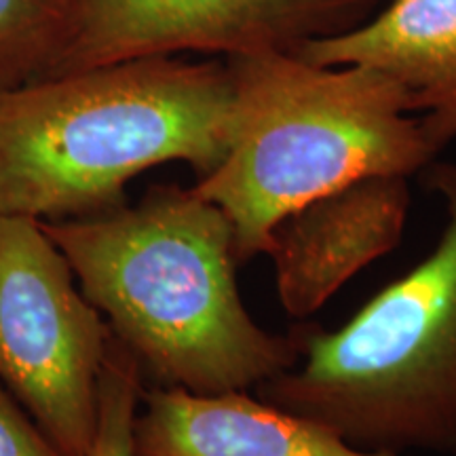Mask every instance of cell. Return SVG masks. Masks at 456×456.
<instances>
[{"mask_svg": "<svg viewBox=\"0 0 456 456\" xmlns=\"http://www.w3.org/2000/svg\"><path fill=\"white\" fill-rule=\"evenodd\" d=\"M78 11L81 0H0V94L55 72Z\"/></svg>", "mask_w": 456, "mask_h": 456, "instance_id": "10", "label": "cell"}, {"mask_svg": "<svg viewBox=\"0 0 456 456\" xmlns=\"http://www.w3.org/2000/svg\"><path fill=\"white\" fill-rule=\"evenodd\" d=\"M43 228L157 387L248 391L298 362L292 334L266 332L245 309L231 220L192 186L155 184L138 203Z\"/></svg>", "mask_w": 456, "mask_h": 456, "instance_id": "1", "label": "cell"}, {"mask_svg": "<svg viewBox=\"0 0 456 456\" xmlns=\"http://www.w3.org/2000/svg\"><path fill=\"white\" fill-rule=\"evenodd\" d=\"M420 174L446 208L436 249L336 332L296 328L298 362L254 387L368 452L456 454V163Z\"/></svg>", "mask_w": 456, "mask_h": 456, "instance_id": "4", "label": "cell"}, {"mask_svg": "<svg viewBox=\"0 0 456 456\" xmlns=\"http://www.w3.org/2000/svg\"><path fill=\"white\" fill-rule=\"evenodd\" d=\"M142 385L138 362L112 336L100 376L98 425L87 456H134L131 429L144 391Z\"/></svg>", "mask_w": 456, "mask_h": 456, "instance_id": "11", "label": "cell"}, {"mask_svg": "<svg viewBox=\"0 0 456 456\" xmlns=\"http://www.w3.org/2000/svg\"><path fill=\"white\" fill-rule=\"evenodd\" d=\"M383 0H81L53 74L182 53H298L368 21ZM49 74V77H53Z\"/></svg>", "mask_w": 456, "mask_h": 456, "instance_id": "6", "label": "cell"}, {"mask_svg": "<svg viewBox=\"0 0 456 456\" xmlns=\"http://www.w3.org/2000/svg\"><path fill=\"white\" fill-rule=\"evenodd\" d=\"M134 456H402L368 452L332 429L249 397L248 391H142Z\"/></svg>", "mask_w": 456, "mask_h": 456, "instance_id": "8", "label": "cell"}, {"mask_svg": "<svg viewBox=\"0 0 456 456\" xmlns=\"http://www.w3.org/2000/svg\"><path fill=\"white\" fill-rule=\"evenodd\" d=\"M112 334L43 222L0 214V383L66 456H87Z\"/></svg>", "mask_w": 456, "mask_h": 456, "instance_id": "5", "label": "cell"}, {"mask_svg": "<svg viewBox=\"0 0 456 456\" xmlns=\"http://www.w3.org/2000/svg\"><path fill=\"white\" fill-rule=\"evenodd\" d=\"M298 55L385 72L408 94L437 152L456 140V0H393L362 26L305 45Z\"/></svg>", "mask_w": 456, "mask_h": 456, "instance_id": "9", "label": "cell"}, {"mask_svg": "<svg viewBox=\"0 0 456 456\" xmlns=\"http://www.w3.org/2000/svg\"><path fill=\"white\" fill-rule=\"evenodd\" d=\"M224 61L231 138L192 188L231 220L239 265L269 252L273 226L302 205L372 175L410 178L440 155L406 91L376 68L279 51Z\"/></svg>", "mask_w": 456, "mask_h": 456, "instance_id": "3", "label": "cell"}, {"mask_svg": "<svg viewBox=\"0 0 456 456\" xmlns=\"http://www.w3.org/2000/svg\"><path fill=\"white\" fill-rule=\"evenodd\" d=\"M226 61L142 57L38 78L0 94V214L68 220L127 203L163 163L197 180L231 138Z\"/></svg>", "mask_w": 456, "mask_h": 456, "instance_id": "2", "label": "cell"}, {"mask_svg": "<svg viewBox=\"0 0 456 456\" xmlns=\"http://www.w3.org/2000/svg\"><path fill=\"white\" fill-rule=\"evenodd\" d=\"M0 456H66L0 385Z\"/></svg>", "mask_w": 456, "mask_h": 456, "instance_id": "12", "label": "cell"}, {"mask_svg": "<svg viewBox=\"0 0 456 456\" xmlns=\"http://www.w3.org/2000/svg\"><path fill=\"white\" fill-rule=\"evenodd\" d=\"M410 178L372 175L302 205L273 226L269 254L285 313L309 317L402 241Z\"/></svg>", "mask_w": 456, "mask_h": 456, "instance_id": "7", "label": "cell"}]
</instances>
